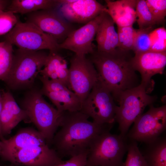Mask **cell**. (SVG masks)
<instances>
[{
    "label": "cell",
    "instance_id": "cell-24",
    "mask_svg": "<svg viewBox=\"0 0 166 166\" xmlns=\"http://www.w3.org/2000/svg\"><path fill=\"white\" fill-rule=\"evenodd\" d=\"M14 57L13 45L5 41L0 42V80L5 82L10 73Z\"/></svg>",
    "mask_w": 166,
    "mask_h": 166
},
{
    "label": "cell",
    "instance_id": "cell-29",
    "mask_svg": "<svg viewBox=\"0 0 166 166\" xmlns=\"http://www.w3.org/2000/svg\"><path fill=\"white\" fill-rule=\"evenodd\" d=\"M151 46L149 50L156 52L166 51V30L164 27L152 30L150 33Z\"/></svg>",
    "mask_w": 166,
    "mask_h": 166
},
{
    "label": "cell",
    "instance_id": "cell-11",
    "mask_svg": "<svg viewBox=\"0 0 166 166\" xmlns=\"http://www.w3.org/2000/svg\"><path fill=\"white\" fill-rule=\"evenodd\" d=\"M1 158L15 166H53L64 162L47 144L23 148Z\"/></svg>",
    "mask_w": 166,
    "mask_h": 166
},
{
    "label": "cell",
    "instance_id": "cell-28",
    "mask_svg": "<svg viewBox=\"0 0 166 166\" xmlns=\"http://www.w3.org/2000/svg\"><path fill=\"white\" fill-rule=\"evenodd\" d=\"M152 27L136 30L132 50L134 53L143 52L150 49V33Z\"/></svg>",
    "mask_w": 166,
    "mask_h": 166
},
{
    "label": "cell",
    "instance_id": "cell-9",
    "mask_svg": "<svg viewBox=\"0 0 166 166\" xmlns=\"http://www.w3.org/2000/svg\"><path fill=\"white\" fill-rule=\"evenodd\" d=\"M166 128V105L155 107L151 105L147 112L134 121L126 136L137 142L147 143L160 136Z\"/></svg>",
    "mask_w": 166,
    "mask_h": 166
},
{
    "label": "cell",
    "instance_id": "cell-30",
    "mask_svg": "<svg viewBox=\"0 0 166 166\" xmlns=\"http://www.w3.org/2000/svg\"><path fill=\"white\" fill-rule=\"evenodd\" d=\"M147 6L157 24L162 22L166 15V0H146Z\"/></svg>",
    "mask_w": 166,
    "mask_h": 166
},
{
    "label": "cell",
    "instance_id": "cell-12",
    "mask_svg": "<svg viewBox=\"0 0 166 166\" xmlns=\"http://www.w3.org/2000/svg\"><path fill=\"white\" fill-rule=\"evenodd\" d=\"M27 21L56 39L60 44L75 30L71 23L54 9L42 10L27 15Z\"/></svg>",
    "mask_w": 166,
    "mask_h": 166
},
{
    "label": "cell",
    "instance_id": "cell-33",
    "mask_svg": "<svg viewBox=\"0 0 166 166\" xmlns=\"http://www.w3.org/2000/svg\"><path fill=\"white\" fill-rule=\"evenodd\" d=\"M2 94L0 92V139L1 140H2L4 139V136L3 135L1 128L0 125V116L1 114V112L2 111Z\"/></svg>",
    "mask_w": 166,
    "mask_h": 166
},
{
    "label": "cell",
    "instance_id": "cell-25",
    "mask_svg": "<svg viewBox=\"0 0 166 166\" xmlns=\"http://www.w3.org/2000/svg\"><path fill=\"white\" fill-rule=\"evenodd\" d=\"M136 31L133 25L117 27L118 45L117 48L125 51L132 50Z\"/></svg>",
    "mask_w": 166,
    "mask_h": 166
},
{
    "label": "cell",
    "instance_id": "cell-34",
    "mask_svg": "<svg viewBox=\"0 0 166 166\" xmlns=\"http://www.w3.org/2000/svg\"><path fill=\"white\" fill-rule=\"evenodd\" d=\"M8 2L7 1L0 0V10H4L8 4Z\"/></svg>",
    "mask_w": 166,
    "mask_h": 166
},
{
    "label": "cell",
    "instance_id": "cell-7",
    "mask_svg": "<svg viewBox=\"0 0 166 166\" xmlns=\"http://www.w3.org/2000/svg\"><path fill=\"white\" fill-rule=\"evenodd\" d=\"M5 41L18 49L33 51L48 49L57 52L60 49L57 40L34 24L18 20L12 29L6 34Z\"/></svg>",
    "mask_w": 166,
    "mask_h": 166
},
{
    "label": "cell",
    "instance_id": "cell-35",
    "mask_svg": "<svg viewBox=\"0 0 166 166\" xmlns=\"http://www.w3.org/2000/svg\"><path fill=\"white\" fill-rule=\"evenodd\" d=\"M2 142L1 140H0V156L2 150Z\"/></svg>",
    "mask_w": 166,
    "mask_h": 166
},
{
    "label": "cell",
    "instance_id": "cell-32",
    "mask_svg": "<svg viewBox=\"0 0 166 166\" xmlns=\"http://www.w3.org/2000/svg\"><path fill=\"white\" fill-rule=\"evenodd\" d=\"M88 152L71 157L68 160L53 166H86Z\"/></svg>",
    "mask_w": 166,
    "mask_h": 166
},
{
    "label": "cell",
    "instance_id": "cell-16",
    "mask_svg": "<svg viewBox=\"0 0 166 166\" xmlns=\"http://www.w3.org/2000/svg\"><path fill=\"white\" fill-rule=\"evenodd\" d=\"M131 59L132 66L140 74V84L148 91L152 84L151 78L156 74H162L166 65V51L156 52L150 50L136 53Z\"/></svg>",
    "mask_w": 166,
    "mask_h": 166
},
{
    "label": "cell",
    "instance_id": "cell-8",
    "mask_svg": "<svg viewBox=\"0 0 166 166\" xmlns=\"http://www.w3.org/2000/svg\"><path fill=\"white\" fill-rule=\"evenodd\" d=\"M110 91L99 80L83 102L81 112L100 124H113L117 105Z\"/></svg>",
    "mask_w": 166,
    "mask_h": 166
},
{
    "label": "cell",
    "instance_id": "cell-4",
    "mask_svg": "<svg viewBox=\"0 0 166 166\" xmlns=\"http://www.w3.org/2000/svg\"><path fill=\"white\" fill-rule=\"evenodd\" d=\"M128 139L110 131L96 136L88 151L86 166H122Z\"/></svg>",
    "mask_w": 166,
    "mask_h": 166
},
{
    "label": "cell",
    "instance_id": "cell-14",
    "mask_svg": "<svg viewBox=\"0 0 166 166\" xmlns=\"http://www.w3.org/2000/svg\"><path fill=\"white\" fill-rule=\"evenodd\" d=\"M59 12L70 23L86 24L104 12L106 6L95 0H58Z\"/></svg>",
    "mask_w": 166,
    "mask_h": 166
},
{
    "label": "cell",
    "instance_id": "cell-10",
    "mask_svg": "<svg viewBox=\"0 0 166 166\" xmlns=\"http://www.w3.org/2000/svg\"><path fill=\"white\" fill-rule=\"evenodd\" d=\"M70 62V88L82 104L98 81V73L93 63L85 55L75 54L71 58Z\"/></svg>",
    "mask_w": 166,
    "mask_h": 166
},
{
    "label": "cell",
    "instance_id": "cell-1",
    "mask_svg": "<svg viewBox=\"0 0 166 166\" xmlns=\"http://www.w3.org/2000/svg\"><path fill=\"white\" fill-rule=\"evenodd\" d=\"M89 118L80 111L63 112L61 128L55 134L52 142L61 158L88 152L94 138L110 131L113 125L99 124L89 121Z\"/></svg>",
    "mask_w": 166,
    "mask_h": 166
},
{
    "label": "cell",
    "instance_id": "cell-26",
    "mask_svg": "<svg viewBox=\"0 0 166 166\" xmlns=\"http://www.w3.org/2000/svg\"><path fill=\"white\" fill-rule=\"evenodd\" d=\"M136 11L140 29L152 27L157 24L150 13L145 0H137Z\"/></svg>",
    "mask_w": 166,
    "mask_h": 166
},
{
    "label": "cell",
    "instance_id": "cell-36",
    "mask_svg": "<svg viewBox=\"0 0 166 166\" xmlns=\"http://www.w3.org/2000/svg\"><path fill=\"white\" fill-rule=\"evenodd\" d=\"M6 166H14V165L11 164V165H9Z\"/></svg>",
    "mask_w": 166,
    "mask_h": 166
},
{
    "label": "cell",
    "instance_id": "cell-31",
    "mask_svg": "<svg viewBox=\"0 0 166 166\" xmlns=\"http://www.w3.org/2000/svg\"><path fill=\"white\" fill-rule=\"evenodd\" d=\"M18 21L15 14L12 12L0 10V36L10 32Z\"/></svg>",
    "mask_w": 166,
    "mask_h": 166
},
{
    "label": "cell",
    "instance_id": "cell-20",
    "mask_svg": "<svg viewBox=\"0 0 166 166\" xmlns=\"http://www.w3.org/2000/svg\"><path fill=\"white\" fill-rule=\"evenodd\" d=\"M39 74L62 83L70 89L67 61L57 52L49 51Z\"/></svg>",
    "mask_w": 166,
    "mask_h": 166
},
{
    "label": "cell",
    "instance_id": "cell-15",
    "mask_svg": "<svg viewBox=\"0 0 166 166\" xmlns=\"http://www.w3.org/2000/svg\"><path fill=\"white\" fill-rule=\"evenodd\" d=\"M42 87L40 91L60 112L80 111L82 104L76 95L62 83L40 76Z\"/></svg>",
    "mask_w": 166,
    "mask_h": 166
},
{
    "label": "cell",
    "instance_id": "cell-18",
    "mask_svg": "<svg viewBox=\"0 0 166 166\" xmlns=\"http://www.w3.org/2000/svg\"><path fill=\"white\" fill-rule=\"evenodd\" d=\"M1 140V157L23 148L47 144L38 130L30 127L22 128L10 138Z\"/></svg>",
    "mask_w": 166,
    "mask_h": 166
},
{
    "label": "cell",
    "instance_id": "cell-19",
    "mask_svg": "<svg viewBox=\"0 0 166 166\" xmlns=\"http://www.w3.org/2000/svg\"><path fill=\"white\" fill-rule=\"evenodd\" d=\"M137 0H106L107 13L117 27L133 25L137 19Z\"/></svg>",
    "mask_w": 166,
    "mask_h": 166
},
{
    "label": "cell",
    "instance_id": "cell-3",
    "mask_svg": "<svg viewBox=\"0 0 166 166\" xmlns=\"http://www.w3.org/2000/svg\"><path fill=\"white\" fill-rule=\"evenodd\" d=\"M42 95L40 91H30L23 100L22 108L27 113L29 121L36 126L48 145L52 143L56 132L60 127L63 112L47 102Z\"/></svg>",
    "mask_w": 166,
    "mask_h": 166
},
{
    "label": "cell",
    "instance_id": "cell-21",
    "mask_svg": "<svg viewBox=\"0 0 166 166\" xmlns=\"http://www.w3.org/2000/svg\"><path fill=\"white\" fill-rule=\"evenodd\" d=\"M96 36L98 52L110 53L118 47V35L114 23L107 13L99 25Z\"/></svg>",
    "mask_w": 166,
    "mask_h": 166
},
{
    "label": "cell",
    "instance_id": "cell-5",
    "mask_svg": "<svg viewBox=\"0 0 166 166\" xmlns=\"http://www.w3.org/2000/svg\"><path fill=\"white\" fill-rule=\"evenodd\" d=\"M148 92L146 88L140 84L122 92L115 98L119 104L115 121L118 123L120 135L126 136L131 125L143 113L147 106L155 101L156 97Z\"/></svg>",
    "mask_w": 166,
    "mask_h": 166
},
{
    "label": "cell",
    "instance_id": "cell-13",
    "mask_svg": "<svg viewBox=\"0 0 166 166\" xmlns=\"http://www.w3.org/2000/svg\"><path fill=\"white\" fill-rule=\"evenodd\" d=\"M106 13H102L82 26L72 32L59 44V49L69 50L78 55L93 53L95 51L92 42L99 25Z\"/></svg>",
    "mask_w": 166,
    "mask_h": 166
},
{
    "label": "cell",
    "instance_id": "cell-23",
    "mask_svg": "<svg viewBox=\"0 0 166 166\" xmlns=\"http://www.w3.org/2000/svg\"><path fill=\"white\" fill-rule=\"evenodd\" d=\"M59 5L58 0H13L7 11L28 14L40 10L54 9Z\"/></svg>",
    "mask_w": 166,
    "mask_h": 166
},
{
    "label": "cell",
    "instance_id": "cell-6",
    "mask_svg": "<svg viewBox=\"0 0 166 166\" xmlns=\"http://www.w3.org/2000/svg\"><path fill=\"white\" fill-rule=\"evenodd\" d=\"M47 55L42 50L18 49L14 54L12 68L5 82L13 89L30 86L40 74Z\"/></svg>",
    "mask_w": 166,
    "mask_h": 166
},
{
    "label": "cell",
    "instance_id": "cell-2",
    "mask_svg": "<svg viewBox=\"0 0 166 166\" xmlns=\"http://www.w3.org/2000/svg\"><path fill=\"white\" fill-rule=\"evenodd\" d=\"M129 52L118 48L110 53L97 51L89 59L97 71L98 80L110 91L114 99L122 92L136 86L135 71Z\"/></svg>",
    "mask_w": 166,
    "mask_h": 166
},
{
    "label": "cell",
    "instance_id": "cell-37",
    "mask_svg": "<svg viewBox=\"0 0 166 166\" xmlns=\"http://www.w3.org/2000/svg\"><path fill=\"white\" fill-rule=\"evenodd\" d=\"M0 166H1V164H0Z\"/></svg>",
    "mask_w": 166,
    "mask_h": 166
},
{
    "label": "cell",
    "instance_id": "cell-17",
    "mask_svg": "<svg viewBox=\"0 0 166 166\" xmlns=\"http://www.w3.org/2000/svg\"><path fill=\"white\" fill-rule=\"evenodd\" d=\"M2 108L0 116L1 128L3 136L10 134L20 122L29 120L26 111L21 108L9 91H3Z\"/></svg>",
    "mask_w": 166,
    "mask_h": 166
},
{
    "label": "cell",
    "instance_id": "cell-22",
    "mask_svg": "<svg viewBox=\"0 0 166 166\" xmlns=\"http://www.w3.org/2000/svg\"><path fill=\"white\" fill-rule=\"evenodd\" d=\"M145 144V148L143 151H140L147 166H166V137L160 136L152 142Z\"/></svg>",
    "mask_w": 166,
    "mask_h": 166
},
{
    "label": "cell",
    "instance_id": "cell-27",
    "mask_svg": "<svg viewBox=\"0 0 166 166\" xmlns=\"http://www.w3.org/2000/svg\"><path fill=\"white\" fill-rule=\"evenodd\" d=\"M127 155L122 166H147L137 142L128 139Z\"/></svg>",
    "mask_w": 166,
    "mask_h": 166
}]
</instances>
